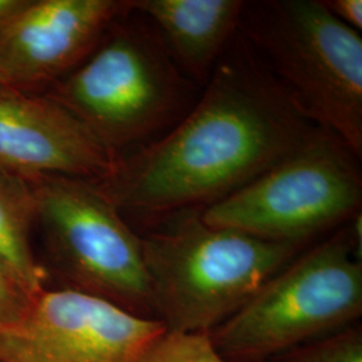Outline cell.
Wrapping results in <instances>:
<instances>
[{
  "instance_id": "cell-1",
  "label": "cell",
  "mask_w": 362,
  "mask_h": 362,
  "mask_svg": "<svg viewBox=\"0 0 362 362\" xmlns=\"http://www.w3.org/2000/svg\"><path fill=\"white\" fill-rule=\"evenodd\" d=\"M211 73L194 109L165 136L118 157L94 181L118 208L167 215L211 206L296 152L321 129L245 39Z\"/></svg>"
},
{
  "instance_id": "cell-15",
  "label": "cell",
  "mask_w": 362,
  "mask_h": 362,
  "mask_svg": "<svg viewBox=\"0 0 362 362\" xmlns=\"http://www.w3.org/2000/svg\"><path fill=\"white\" fill-rule=\"evenodd\" d=\"M31 298L0 264V324L11 322L26 310Z\"/></svg>"
},
{
  "instance_id": "cell-2",
  "label": "cell",
  "mask_w": 362,
  "mask_h": 362,
  "mask_svg": "<svg viewBox=\"0 0 362 362\" xmlns=\"http://www.w3.org/2000/svg\"><path fill=\"white\" fill-rule=\"evenodd\" d=\"M155 318L170 332L209 333L306 245L274 242L181 214L141 236Z\"/></svg>"
},
{
  "instance_id": "cell-3",
  "label": "cell",
  "mask_w": 362,
  "mask_h": 362,
  "mask_svg": "<svg viewBox=\"0 0 362 362\" xmlns=\"http://www.w3.org/2000/svg\"><path fill=\"white\" fill-rule=\"evenodd\" d=\"M362 314L361 214L299 254L208 333L227 362H267L357 324Z\"/></svg>"
},
{
  "instance_id": "cell-7",
  "label": "cell",
  "mask_w": 362,
  "mask_h": 362,
  "mask_svg": "<svg viewBox=\"0 0 362 362\" xmlns=\"http://www.w3.org/2000/svg\"><path fill=\"white\" fill-rule=\"evenodd\" d=\"M35 221L66 288L156 320L141 236L94 181L49 176L28 181Z\"/></svg>"
},
{
  "instance_id": "cell-11",
  "label": "cell",
  "mask_w": 362,
  "mask_h": 362,
  "mask_svg": "<svg viewBox=\"0 0 362 362\" xmlns=\"http://www.w3.org/2000/svg\"><path fill=\"white\" fill-rule=\"evenodd\" d=\"M242 0H134L130 10L149 16L172 59L184 71L206 79L239 30Z\"/></svg>"
},
{
  "instance_id": "cell-18",
  "label": "cell",
  "mask_w": 362,
  "mask_h": 362,
  "mask_svg": "<svg viewBox=\"0 0 362 362\" xmlns=\"http://www.w3.org/2000/svg\"><path fill=\"white\" fill-rule=\"evenodd\" d=\"M1 85H3V83H1Z\"/></svg>"
},
{
  "instance_id": "cell-9",
  "label": "cell",
  "mask_w": 362,
  "mask_h": 362,
  "mask_svg": "<svg viewBox=\"0 0 362 362\" xmlns=\"http://www.w3.org/2000/svg\"><path fill=\"white\" fill-rule=\"evenodd\" d=\"M117 158L52 97H30L0 83V168L26 181H100Z\"/></svg>"
},
{
  "instance_id": "cell-4",
  "label": "cell",
  "mask_w": 362,
  "mask_h": 362,
  "mask_svg": "<svg viewBox=\"0 0 362 362\" xmlns=\"http://www.w3.org/2000/svg\"><path fill=\"white\" fill-rule=\"evenodd\" d=\"M239 30L311 122L362 156V39L318 0L246 1Z\"/></svg>"
},
{
  "instance_id": "cell-16",
  "label": "cell",
  "mask_w": 362,
  "mask_h": 362,
  "mask_svg": "<svg viewBox=\"0 0 362 362\" xmlns=\"http://www.w3.org/2000/svg\"><path fill=\"white\" fill-rule=\"evenodd\" d=\"M326 8L333 16H336L344 25L361 31L362 1L361 0H326Z\"/></svg>"
},
{
  "instance_id": "cell-13",
  "label": "cell",
  "mask_w": 362,
  "mask_h": 362,
  "mask_svg": "<svg viewBox=\"0 0 362 362\" xmlns=\"http://www.w3.org/2000/svg\"><path fill=\"white\" fill-rule=\"evenodd\" d=\"M137 362H227L208 333L165 330L145 348Z\"/></svg>"
},
{
  "instance_id": "cell-8",
  "label": "cell",
  "mask_w": 362,
  "mask_h": 362,
  "mask_svg": "<svg viewBox=\"0 0 362 362\" xmlns=\"http://www.w3.org/2000/svg\"><path fill=\"white\" fill-rule=\"evenodd\" d=\"M165 330L101 298L45 287L0 324V362H137Z\"/></svg>"
},
{
  "instance_id": "cell-17",
  "label": "cell",
  "mask_w": 362,
  "mask_h": 362,
  "mask_svg": "<svg viewBox=\"0 0 362 362\" xmlns=\"http://www.w3.org/2000/svg\"><path fill=\"white\" fill-rule=\"evenodd\" d=\"M30 0H0V33L22 13Z\"/></svg>"
},
{
  "instance_id": "cell-6",
  "label": "cell",
  "mask_w": 362,
  "mask_h": 362,
  "mask_svg": "<svg viewBox=\"0 0 362 362\" xmlns=\"http://www.w3.org/2000/svg\"><path fill=\"white\" fill-rule=\"evenodd\" d=\"M358 160L334 134L318 129L276 165L200 211V218L266 240L306 245L361 214Z\"/></svg>"
},
{
  "instance_id": "cell-5",
  "label": "cell",
  "mask_w": 362,
  "mask_h": 362,
  "mask_svg": "<svg viewBox=\"0 0 362 362\" xmlns=\"http://www.w3.org/2000/svg\"><path fill=\"white\" fill-rule=\"evenodd\" d=\"M188 85L158 33L121 26L52 93L115 155L168 128L185 109Z\"/></svg>"
},
{
  "instance_id": "cell-10",
  "label": "cell",
  "mask_w": 362,
  "mask_h": 362,
  "mask_svg": "<svg viewBox=\"0 0 362 362\" xmlns=\"http://www.w3.org/2000/svg\"><path fill=\"white\" fill-rule=\"evenodd\" d=\"M129 1L38 0L0 33V83L40 85L81 65Z\"/></svg>"
},
{
  "instance_id": "cell-14",
  "label": "cell",
  "mask_w": 362,
  "mask_h": 362,
  "mask_svg": "<svg viewBox=\"0 0 362 362\" xmlns=\"http://www.w3.org/2000/svg\"><path fill=\"white\" fill-rule=\"evenodd\" d=\"M267 362H362L361 325L311 341Z\"/></svg>"
},
{
  "instance_id": "cell-12",
  "label": "cell",
  "mask_w": 362,
  "mask_h": 362,
  "mask_svg": "<svg viewBox=\"0 0 362 362\" xmlns=\"http://www.w3.org/2000/svg\"><path fill=\"white\" fill-rule=\"evenodd\" d=\"M34 221L31 184L0 168V264L30 298L45 288L47 278L30 245Z\"/></svg>"
}]
</instances>
